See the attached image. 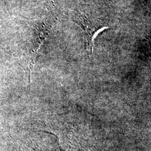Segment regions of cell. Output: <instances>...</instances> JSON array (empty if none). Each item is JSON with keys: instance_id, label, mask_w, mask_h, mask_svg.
Wrapping results in <instances>:
<instances>
[{"instance_id": "obj_1", "label": "cell", "mask_w": 151, "mask_h": 151, "mask_svg": "<svg viewBox=\"0 0 151 151\" xmlns=\"http://www.w3.org/2000/svg\"><path fill=\"white\" fill-rule=\"evenodd\" d=\"M73 21L83 30L86 40L87 48L92 52L94 37L100 30L105 28V24L100 19L84 13L76 14L73 18Z\"/></svg>"}, {"instance_id": "obj_3", "label": "cell", "mask_w": 151, "mask_h": 151, "mask_svg": "<svg viewBox=\"0 0 151 151\" xmlns=\"http://www.w3.org/2000/svg\"><path fill=\"white\" fill-rule=\"evenodd\" d=\"M110 1H112V0H110Z\"/></svg>"}, {"instance_id": "obj_2", "label": "cell", "mask_w": 151, "mask_h": 151, "mask_svg": "<svg viewBox=\"0 0 151 151\" xmlns=\"http://www.w3.org/2000/svg\"><path fill=\"white\" fill-rule=\"evenodd\" d=\"M49 1H50V2H52L53 4H54V1L55 0H48Z\"/></svg>"}]
</instances>
